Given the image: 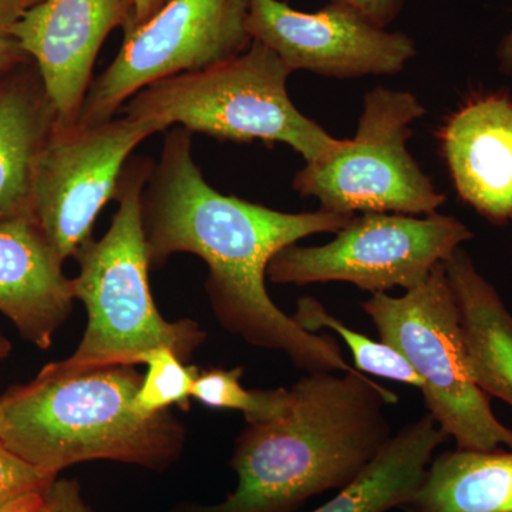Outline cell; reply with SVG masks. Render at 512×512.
I'll list each match as a JSON object with an SVG mask.
<instances>
[{"label": "cell", "instance_id": "1", "mask_svg": "<svg viewBox=\"0 0 512 512\" xmlns=\"http://www.w3.org/2000/svg\"><path fill=\"white\" fill-rule=\"evenodd\" d=\"M355 215L281 212L212 188L192 156V134L164 138L141 194L150 268L175 254L200 256L205 291L222 328L256 348L284 352L308 373L352 372L335 339L302 329L269 298L265 278L276 254L315 234L339 232Z\"/></svg>", "mask_w": 512, "mask_h": 512}, {"label": "cell", "instance_id": "2", "mask_svg": "<svg viewBox=\"0 0 512 512\" xmlns=\"http://www.w3.org/2000/svg\"><path fill=\"white\" fill-rule=\"evenodd\" d=\"M278 419L248 424L235 443L237 488L220 504L183 512H292L340 490L392 439L384 406L399 396L359 370L308 373Z\"/></svg>", "mask_w": 512, "mask_h": 512}, {"label": "cell", "instance_id": "3", "mask_svg": "<svg viewBox=\"0 0 512 512\" xmlns=\"http://www.w3.org/2000/svg\"><path fill=\"white\" fill-rule=\"evenodd\" d=\"M141 383L134 366L76 375L42 369L32 382L0 396V443L55 476L94 460L165 470L183 453L184 427L170 410L154 416L137 412Z\"/></svg>", "mask_w": 512, "mask_h": 512}, {"label": "cell", "instance_id": "4", "mask_svg": "<svg viewBox=\"0 0 512 512\" xmlns=\"http://www.w3.org/2000/svg\"><path fill=\"white\" fill-rule=\"evenodd\" d=\"M150 158H128L121 174L116 215L101 239L77 252L74 295L87 311V328L72 356L43 367L55 375H76L106 366L143 365L154 350L167 348L187 363L205 342L190 319L168 322L158 312L148 281L141 194L151 173Z\"/></svg>", "mask_w": 512, "mask_h": 512}, {"label": "cell", "instance_id": "5", "mask_svg": "<svg viewBox=\"0 0 512 512\" xmlns=\"http://www.w3.org/2000/svg\"><path fill=\"white\" fill-rule=\"evenodd\" d=\"M291 74L276 53L252 40L242 55L144 87L123 109L130 119L154 121L164 131L177 124L218 140L282 143L306 163H322L346 140L296 109L288 93Z\"/></svg>", "mask_w": 512, "mask_h": 512}, {"label": "cell", "instance_id": "6", "mask_svg": "<svg viewBox=\"0 0 512 512\" xmlns=\"http://www.w3.org/2000/svg\"><path fill=\"white\" fill-rule=\"evenodd\" d=\"M380 340L402 353L421 379L429 414L456 440L457 450H512V430L491 410L468 367L453 289L444 264L423 285L393 298L372 293L362 302Z\"/></svg>", "mask_w": 512, "mask_h": 512}, {"label": "cell", "instance_id": "7", "mask_svg": "<svg viewBox=\"0 0 512 512\" xmlns=\"http://www.w3.org/2000/svg\"><path fill=\"white\" fill-rule=\"evenodd\" d=\"M424 114L413 93L376 86L363 100L355 138L335 157L306 163L293 177V190L335 214H436L446 195L407 150L412 124Z\"/></svg>", "mask_w": 512, "mask_h": 512}, {"label": "cell", "instance_id": "8", "mask_svg": "<svg viewBox=\"0 0 512 512\" xmlns=\"http://www.w3.org/2000/svg\"><path fill=\"white\" fill-rule=\"evenodd\" d=\"M473 238L466 224L436 212L427 217L366 212L319 247L289 245L274 256L266 276L279 285L346 282L377 293L423 285Z\"/></svg>", "mask_w": 512, "mask_h": 512}, {"label": "cell", "instance_id": "9", "mask_svg": "<svg viewBox=\"0 0 512 512\" xmlns=\"http://www.w3.org/2000/svg\"><path fill=\"white\" fill-rule=\"evenodd\" d=\"M248 0H170L124 32L116 59L93 80L80 124L104 123L144 87L242 55L252 45Z\"/></svg>", "mask_w": 512, "mask_h": 512}, {"label": "cell", "instance_id": "10", "mask_svg": "<svg viewBox=\"0 0 512 512\" xmlns=\"http://www.w3.org/2000/svg\"><path fill=\"white\" fill-rule=\"evenodd\" d=\"M163 131L154 121L127 116L57 124L33 175V217L63 262L93 238L97 215L116 200L121 174L138 144Z\"/></svg>", "mask_w": 512, "mask_h": 512}, {"label": "cell", "instance_id": "11", "mask_svg": "<svg viewBox=\"0 0 512 512\" xmlns=\"http://www.w3.org/2000/svg\"><path fill=\"white\" fill-rule=\"evenodd\" d=\"M247 29L292 73L305 70L333 79L389 76L417 55L412 37L389 32L342 3L305 13L281 0H248Z\"/></svg>", "mask_w": 512, "mask_h": 512}, {"label": "cell", "instance_id": "12", "mask_svg": "<svg viewBox=\"0 0 512 512\" xmlns=\"http://www.w3.org/2000/svg\"><path fill=\"white\" fill-rule=\"evenodd\" d=\"M134 10V0H43L15 26L20 46L39 67L59 126L79 121L101 46L114 29L130 28Z\"/></svg>", "mask_w": 512, "mask_h": 512}, {"label": "cell", "instance_id": "13", "mask_svg": "<svg viewBox=\"0 0 512 512\" xmlns=\"http://www.w3.org/2000/svg\"><path fill=\"white\" fill-rule=\"evenodd\" d=\"M441 156L458 197L497 225L512 222V99L483 93L440 127Z\"/></svg>", "mask_w": 512, "mask_h": 512}, {"label": "cell", "instance_id": "14", "mask_svg": "<svg viewBox=\"0 0 512 512\" xmlns=\"http://www.w3.org/2000/svg\"><path fill=\"white\" fill-rule=\"evenodd\" d=\"M63 265L33 215L0 220V313L42 350L52 346L76 299Z\"/></svg>", "mask_w": 512, "mask_h": 512}, {"label": "cell", "instance_id": "15", "mask_svg": "<svg viewBox=\"0 0 512 512\" xmlns=\"http://www.w3.org/2000/svg\"><path fill=\"white\" fill-rule=\"evenodd\" d=\"M57 124L32 59L0 72V220L33 215V175Z\"/></svg>", "mask_w": 512, "mask_h": 512}, {"label": "cell", "instance_id": "16", "mask_svg": "<svg viewBox=\"0 0 512 512\" xmlns=\"http://www.w3.org/2000/svg\"><path fill=\"white\" fill-rule=\"evenodd\" d=\"M453 289L471 377L512 407V315L470 256L458 248L444 262Z\"/></svg>", "mask_w": 512, "mask_h": 512}, {"label": "cell", "instance_id": "17", "mask_svg": "<svg viewBox=\"0 0 512 512\" xmlns=\"http://www.w3.org/2000/svg\"><path fill=\"white\" fill-rule=\"evenodd\" d=\"M448 436L430 416L406 424L339 493L311 512H387L410 503L424 483L436 448Z\"/></svg>", "mask_w": 512, "mask_h": 512}, {"label": "cell", "instance_id": "18", "mask_svg": "<svg viewBox=\"0 0 512 512\" xmlns=\"http://www.w3.org/2000/svg\"><path fill=\"white\" fill-rule=\"evenodd\" d=\"M404 512H512V450L446 451Z\"/></svg>", "mask_w": 512, "mask_h": 512}, {"label": "cell", "instance_id": "19", "mask_svg": "<svg viewBox=\"0 0 512 512\" xmlns=\"http://www.w3.org/2000/svg\"><path fill=\"white\" fill-rule=\"evenodd\" d=\"M292 318L302 329L311 333H318L322 329H330L338 333L352 353L355 369L359 372L383 377L393 382L410 384L421 389L423 383L419 375L414 372L412 365L404 359L402 353L386 345L382 340L376 342L348 328L345 323L330 315L325 306L315 298L303 296L299 299Z\"/></svg>", "mask_w": 512, "mask_h": 512}, {"label": "cell", "instance_id": "20", "mask_svg": "<svg viewBox=\"0 0 512 512\" xmlns=\"http://www.w3.org/2000/svg\"><path fill=\"white\" fill-rule=\"evenodd\" d=\"M242 367L200 370L192 387V399L212 409L237 410L248 424L278 419L288 410L289 389L248 390L241 384Z\"/></svg>", "mask_w": 512, "mask_h": 512}, {"label": "cell", "instance_id": "21", "mask_svg": "<svg viewBox=\"0 0 512 512\" xmlns=\"http://www.w3.org/2000/svg\"><path fill=\"white\" fill-rule=\"evenodd\" d=\"M147 373L138 389L134 406L144 416L167 412L171 406L188 409L192 387L197 377V366L187 365L173 350H154L144 359Z\"/></svg>", "mask_w": 512, "mask_h": 512}, {"label": "cell", "instance_id": "22", "mask_svg": "<svg viewBox=\"0 0 512 512\" xmlns=\"http://www.w3.org/2000/svg\"><path fill=\"white\" fill-rule=\"evenodd\" d=\"M55 474L37 470L0 443V510L33 493H45Z\"/></svg>", "mask_w": 512, "mask_h": 512}, {"label": "cell", "instance_id": "23", "mask_svg": "<svg viewBox=\"0 0 512 512\" xmlns=\"http://www.w3.org/2000/svg\"><path fill=\"white\" fill-rule=\"evenodd\" d=\"M43 0H0V72L30 59L15 36V26Z\"/></svg>", "mask_w": 512, "mask_h": 512}, {"label": "cell", "instance_id": "24", "mask_svg": "<svg viewBox=\"0 0 512 512\" xmlns=\"http://www.w3.org/2000/svg\"><path fill=\"white\" fill-rule=\"evenodd\" d=\"M45 498L49 512H94L76 480L57 477L45 491Z\"/></svg>", "mask_w": 512, "mask_h": 512}, {"label": "cell", "instance_id": "25", "mask_svg": "<svg viewBox=\"0 0 512 512\" xmlns=\"http://www.w3.org/2000/svg\"><path fill=\"white\" fill-rule=\"evenodd\" d=\"M329 2L348 5L350 8L359 10L376 25L389 28L403 12L407 0H329Z\"/></svg>", "mask_w": 512, "mask_h": 512}, {"label": "cell", "instance_id": "26", "mask_svg": "<svg viewBox=\"0 0 512 512\" xmlns=\"http://www.w3.org/2000/svg\"><path fill=\"white\" fill-rule=\"evenodd\" d=\"M0 512H49L45 493H33L6 505Z\"/></svg>", "mask_w": 512, "mask_h": 512}, {"label": "cell", "instance_id": "27", "mask_svg": "<svg viewBox=\"0 0 512 512\" xmlns=\"http://www.w3.org/2000/svg\"><path fill=\"white\" fill-rule=\"evenodd\" d=\"M136 2V10H134V19L131 23L130 29L138 28V26L144 25L154 15L164 8L170 0H134ZM124 30V32H127ZM123 32V33H124Z\"/></svg>", "mask_w": 512, "mask_h": 512}, {"label": "cell", "instance_id": "28", "mask_svg": "<svg viewBox=\"0 0 512 512\" xmlns=\"http://www.w3.org/2000/svg\"><path fill=\"white\" fill-rule=\"evenodd\" d=\"M498 62H500V70L508 76L512 77V32L501 40L497 50Z\"/></svg>", "mask_w": 512, "mask_h": 512}, {"label": "cell", "instance_id": "29", "mask_svg": "<svg viewBox=\"0 0 512 512\" xmlns=\"http://www.w3.org/2000/svg\"><path fill=\"white\" fill-rule=\"evenodd\" d=\"M12 352V343L9 342V339L6 336H3L0 333V359H5Z\"/></svg>", "mask_w": 512, "mask_h": 512}]
</instances>
